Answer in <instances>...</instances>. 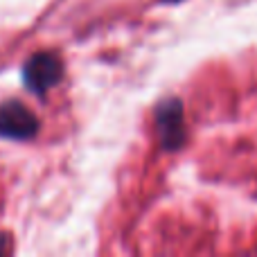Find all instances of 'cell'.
<instances>
[{"label":"cell","instance_id":"6da1fadb","mask_svg":"<svg viewBox=\"0 0 257 257\" xmlns=\"http://www.w3.org/2000/svg\"><path fill=\"white\" fill-rule=\"evenodd\" d=\"M63 77V61L57 52H43L32 54L23 66V84L30 93L43 97L52 86H57Z\"/></svg>","mask_w":257,"mask_h":257},{"label":"cell","instance_id":"7a4b0ae2","mask_svg":"<svg viewBox=\"0 0 257 257\" xmlns=\"http://www.w3.org/2000/svg\"><path fill=\"white\" fill-rule=\"evenodd\" d=\"M39 117L21 99H7L0 104V138L3 140H32L39 133Z\"/></svg>","mask_w":257,"mask_h":257},{"label":"cell","instance_id":"3957f363","mask_svg":"<svg viewBox=\"0 0 257 257\" xmlns=\"http://www.w3.org/2000/svg\"><path fill=\"white\" fill-rule=\"evenodd\" d=\"M156 128L160 136V145L167 151H176L185 142V120H183V102L176 97H167L156 106Z\"/></svg>","mask_w":257,"mask_h":257},{"label":"cell","instance_id":"277c9868","mask_svg":"<svg viewBox=\"0 0 257 257\" xmlns=\"http://www.w3.org/2000/svg\"><path fill=\"white\" fill-rule=\"evenodd\" d=\"M12 250V239L7 232H0V255H7Z\"/></svg>","mask_w":257,"mask_h":257},{"label":"cell","instance_id":"5b68a950","mask_svg":"<svg viewBox=\"0 0 257 257\" xmlns=\"http://www.w3.org/2000/svg\"><path fill=\"white\" fill-rule=\"evenodd\" d=\"M163 3H181V0H163Z\"/></svg>","mask_w":257,"mask_h":257}]
</instances>
